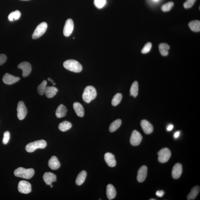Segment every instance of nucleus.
<instances>
[{"label":"nucleus","mask_w":200,"mask_h":200,"mask_svg":"<svg viewBox=\"0 0 200 200\" xmlns=\"http://www.w3.org/2000/svg\"><path fill=\"white\" fill-rule=\"evenodd\" d=\"M14 173L16 177L29 180L34 176L35 170L32 168L27 169L20 167L16 169Z\"/></svg>","instance_id":"obj_1"},{"label":"nucleus","mask_w":200,"mask_h":200,"mask_svg":"<svg viewBox=\"0 0 200 200\" xmlns=\"http://www.w3.org/2000/svg\"><path fill=\"white\" fill-rule=\"evenodd\" d=\"M97 96L96 90L93 86H87L83 92L82 95L83 100L87 103H89L96 98Z\"/></svg>","instance_id":"obj_2"},{"label":"nucleus","mask_w":200,"mask_h":200,"mask_svg":"<svg viewBox=\"0 0 200 200\" xmlns=\"http://www.w3.org/2000/svg\"><path fill=\"white\" fill-rule=\"evenodd\" d=\"M63 65L65 68L71 72L79 73L82 70V66L75 60H66L64 63Z\"/></svg>","instance_id":"obj_3"},{"label":"nucleus","mask_w":200,"mask_h":200,"mask_svg":"<svg viewBox=\"0 0 200 200\" xmlns=\"http://www.w3.org/2000/svg\"><path fill=\"white\" fill-rule=\"evenodd\" d=\"M47 143L45 140H41L30 143L26 146L25 149L27 152L32 153L38 149H44Z\"/></svg>","instance_id":"obj_4"},{"label":"nucleus","mask_w":200,"mask_h":200,"mask_svg":"<svg viewBox=\"0 0 200 200\" xmlns=\"http://www.w3.org/2000/svg\"><path fill=\"white\" fill-rule=\"evenodd\" d=\"M47 28L48 25L46 22H42L37 26L34 31L32 36L33 39H36L41 37L46 32Z\"/></svg>","instance_id":"obj_5"},{"label":"nucleus","mask_w":200,"mask_h":200,"mask_svg":"<svg viewBox=\"0 0 200 200\" xmlns=\"http://www.w3.org/2000/svg\"><path fill=\"white\" fill-rule=\"evenodd\" d=\"M158 161L161 163H166L169 160L171 153L168 148H164L161 149L158 153Z\"/></svg>","instance_id":"obj_6"},{"label":"nucleus","mask_w":200,"mask_h":200,"mask_svg":"<svg viewBox=\"0 0 200 200\" xmlns=\"http://www.w3.org/2000/svg\"><path fill=\"white\" fill-rule=\"evenodd\" d=\"M18 190L22 194H28L32 191L31 184L26 181H20L18 184Z\"/></svg>","instance_id":"obj_7"},{"label":"nucleus","mask_w":200,"mask_h":200,"mask_svg":"<svg viewBox=\"0 0 200 200\" xmlns=\"http://www.w3.org/2000/svg\"><path fill=\"white\" fill-rule=\"evenodd\" d=\"M17 116L19 119L23 120L27 116V111L23 102H19L17 108Z\"/></svg>","instance_id":"obj_8"},{"label":"nucleus","mask_w":200,"mask_h":200,"mask_svg":"<svg viewBox=\"0 0 200 200\" xmlns=\"http://www.w3.org/2000/svg\"><path fill=\"white\" fill-rule=\"evenodd\" d=\"M142 136L140 133L136 130H134L132 133L130 138V143L133 146H138L141 142Z\"/></svg>","instance_id":"obj_9"},{"label":"nucleus","mask_w":200,"mask_h":200,"mask_svg":"<svg viewBox=\"0 0 200 200\" xmlns=\"http://www.w3.org/2000/svg\"><path fill=\"white\" fill-rule=\"evenodd\" d=\"M74 29V24L72 19H69L66 21L64 28V35L68 37L72 34Z\"/></svg>","instance_id":"obj_10"},{"label":"nucleus","mask_w":200,"mask_h":200,"mask_svg":"<svg viewBox=\"0 0 200 200\" xmlns=\"http://www.w3.org/2000/svg\"><path fill=\"white\" fill-rule=\"evenodd\" d=\"M18 67L22 69L23 72L22 75L24 77L28 76L32 71V67L31 64L27 62L21 63L18 65Z\"/></svg>","instance_id":"obj_11"},{"label":"nucleus","mask_w":200,"mask_h":200,"mask_svg":"<svg viewBox=\"0 0 200 200\" xmlns=\"http://www.w3.org/2000/svg\"><path fill=\"white\" fill-rule=\"evenodd\" d=\"M3 81L5 84L10 85L14 84L20 80V78L11 75L8 73H6L3 76Z\"/></svg>","instance_id":"obj_12"},{"label":"nucleus","mask_w":200,"mask_h":200,"mask_svg":"<svg viewBox=\"0 0 200 200\" xmlns=\"http://www.w3.org/2000/svg\"><path fill=\"white\" fill-rule=\"evenodd\" d=\"M147 167L145 165L141 167L139 169L137 178L139 182H143L145 180L147 175Z\"/></svg>","instance_id":"obj_13"},{"label":"nucleus","mask_w":200,"mask_h":200,"mask_svg":"<svg viewBox=\"0 0 200 200\" xmlns=\"http://www.w3.org/2000/svg\"><path fill=\"white\" fill-rule=\"evenodd\" d=\"M141 126L143 130L147 134H150L154 130V128L152 124L146 120H143L141 122Z\"/></svg>","instance_id":"obj_14"},{"label":"nucleus","mask_w":200,"mask_h":200,"mask_svg":"<svg viewBox=\"0 0 200 200\" xmlns=\"http://www.w3.org/2000/svg\"><path fill=\"white\" fill-rule=\"evenodd\" d=\"M43 179L47 185H50L53 182L56 181V176L54 174L50 172H47L44 173L43 176Z\"/></svg>","instance_id":"obj_15"},{"label":"nucleus","mask_w":200,"mask_h":200,"mask_svg":"<svg viewBox=\"0 0 200 200\" xmlns=\"http://www.w3.org/2000/svg\"><path fill=\"white\" fill-rule=\"evenodd\" d=\"M104 159L108 166L114 167L116 164L115 157L114 155L111 153H106L104 156Z\"/></svg>","instance_id":"obj_16"},{"label":"nucleus","mask_w":200,"mask_h":200,"mask_svg":"<svg viewBox=\"0 0 200 200\" xmlns=\"http://www.w3.org/2000/svg\"><path fill=\"white\" fill-rule=\"evenodd\" d=\"M182 172V165L180 163H177L173 167L172 170V176L174 179H178L180 178Z\"/></svg>","instance_id":"obj_17"},{"label":"nucleus","mask_w":200,"mask_h":200,"mask_svg":"<svg viewBox=\"0 0 200 200\" xmlns=\"http://www.w3.org/2000/svg\"><path fill=\"white\" fill-rule=\"evenodd\" d=\"M48 165L52 169L55 170L58 169L60 166V161L55 156H53L48 162Z\"/></svg>","instance_id":"obj_18"},{"label":"nucleus","mask_w":200,"mask_h":200,"mask_svg":"<svg viewBox=\"0 0 200 200\" xmlns=\"http://www.w3.org/2000/svg\"><path fill=\"white\" fill-rule=\"evenodd\" d=\"M107 195L108 199L112 200L115 198L116 195V191L115 188L112 184H109L107 187Z\"/></svg>","instance_id":"obj_19"},{"label":"nucleus","mask_w":200,"mask_h":200,"mask_svg":"<svg viewBox=\"0 0 200 200\" xmlns=\"http://www.w3.org/2000/svg\"><path fill=\"white\" fill-rule=\"evenodd\" d=\"M73 107L76 115L80 117H83L84 115V108L82 105L79 103L75 102L73 104Z\"/></svg>","instance_id":"obj_20"},{"label":"nucleus","mask_w":200,"mask_h":200,"mask_svg":"<svg viewBox=\"0 0 200 200\" xmlns=\"http://www.w3.org/2000/svg\"><path fill=\"white\" fill-rule=\"evenodd\" d=\"M58 92V89L55 87H46L45 94L47 98H51L54 96Z\"/></svg>","instance_id":"obj_21"},{"label":"nucleus","mask_w":200,"mask_h":200,"mask_svg":"<svg viewBox=\"0 0 200 200\" xmlns=\"http://www.w3.org/2000/svg\"><path fill=\"white\" fill-rule=\"evenodd\" d=\"M67 109L65 106L61 104L59 106L56 112V115L58 118H62L65 117L67 114Z\"/></svg>","instance_id":"obj_22"},{"label":"nucleus","mask_w":200,"mask_h":200,"mask_svg":"<svg viewBox=\"0 0 200 200\" xmlns=\"http://www.w3.org/2000/svg\"><path fill=\"white\" fill-rule=\"evenodd\" d=\"M200 191V187L196 186L193 187L189 194L187 196V200H194L195 199Z\"/></svg>","instance_id":"obj_23"},{"label":"nucleus","mask_w":200,"mask_h":200,"mask_svg":"<svg viewBox=\"0 0 200 200\" xmlns=\"http://www.w3.org/2000/svg\"><path fill=\"white\" fill-rule=\"evenodd\" d=\"M87 176L86 172L82 170L78 174L76 180V184L78 186L82 185L84 182Z\"/></svg>","instance_id":"obj_24"},{"label":"nucleus","mask_w":200,"mask_h":200,"mask_svg":"<svg viewBox=\"0 0 200 200\" xmlns=\"http://www.w3.org/2000/svg\"><path fill=\"white\" fill-rule=\"evenodd\" d=\"M159 50L160 53L163 56H166L168 55V51L170 46L168 44L165 43H161L159 45Z\"/></svg>","instance_id":"obj_25"},{"label":"nucleus","mask_w":200,"mask_h":200,"mask_svg":"<svg viewBox=\"0 0 200 200\" xmlns=\"http://www.w3.org/2000/svg\"><path fill=\"white\" fill-rule=\"evenodd\" d=\"M189 26L191 30L194 32H198L200 31V22L199 20L191 22L189 24Z\"/></svg>","instance_id":"obj_26"},{"label":"nucleus","mask_w":200,"mask_h":200,"mask_svg":"<svg viewBox=\"0 0 200 200\" xmlns=\"http://www.w3.org/2000/svg\"><path fill=\"white\" fill-rule=\"evenodd\" d=\"M122 121L121 119L115 120L111 123L109 127V130L111 133H113L117 130L121 126Z\"/></svg>","instance_id":"obj_27"},{"label":"nucleus","mask_w":200,"mask_h":200,"mask_svg":"<svg viewBox=\"0 0 200 200\" xmlns=\"http://www.w3.org/2000/svg\"><path fill=\"white\" fill-rule=\"evenodd\" d=\"M72 125L70 122L67 121H64L59 125V129L62 132H65L69 130L72 127Z\"/></svg>","instance_id":"obj_28"},{"label":"nucleus","mask_w":200,"mask_h":200,"mask_svg":"<svg viewBox=\"0 0 200 200\" xmlns=\"http://www.w3.org/2000/svg\"><path fill=\"white\" fill-rule=\"evenodd\" d=\"M20 16V12L18 10H16L10 13L8 16V18L10 21L13 22L14 20H19Z\"/></svg>","instance_id":"obj_29"},{"label":"nucleus","mask_w":200,"mask_h":200,"mask_svg":"<svg viewBox=\"0 0 200 200\" xmlns=\"http://www.w3.org/2000/svg\"><path fill=\"white\" fill-rule=\"evenodd\" d=\"M130 95L134 97H136L138 93V83L135 81L132 84L130 89Z\"/></svg>","instance_id":"obj_30"},{"label":"nucleus","mask_w":200,"mask_h":200,"mask_svg":"<svg viewBox=\"0 0 200 200\" xmlns=\"http://www.w3.org/2000/svg\"><path fill=\"white\" fill-rule=\"evenodd\" d=\"M47 82L44 80L38 87L37 90L38 93L41 95H43L45 94V92L47 86Z\"/></svg>","instance_id":"obj_31"},{"label":"nucleus","mask_w":200,"mask_h":200,"mask_svg":"<svg viewBox=\"0 0 200 200\" xmlns=\"http://www.w3.org/2000/svg\"><path fill=\"white\" fill-rule=\"evenodd\" d=\"M122 98V96L121 93H118L114 96L112 101V104L113 106H116L121 102Z\"/></svg>","instance_id":"obj_32"},{"label":"nucleus","mask_w":200,"mask_h":200,"mask_svg":"<svg viewBox=\"0 0 200 200\" xmlns=\"http://www.w3.org/2000/svg\"><path fill=\"white\" fill-rule=\"evenodd\" d=\"M94 3L96 7L98 9H101L107 3V0H94Z\"/></svg>","instance_id":"obj_33"},{"label":"nucleus","mask_w":200,"mask_h":200,"mask_svg":"<svg viewBox=\"0 0 200 200\" xmlns=\"http://www.w3.org/2000/svg\"><path fill=\"white\" fill-rule=\"evenodd\" d=\"M174 5L173 2H169L162 6L161 9L163 12H168L171 9Z\"/></svg>","instance_id":"obj_34"},{"label":"nucleus","mask_w":200,"mask_h":200,"mask_svg":"<svg viewBox=\"0 0 200 200\" xmlns=\"http://www.w3.org/2000/svg\"><path fill=\"white\" fill-rule=\"evenodd\" d=\"M152 46V43L151 42L147 43L143 48L141 51L142 53L143 54L148 53L150 51Z\"/></svg>","instance_id":"obj_35"},{"label":"nucleus","mask_w":200,"mask_h":200,"mask_svg":"<svg viewBox=\"0 0 200 200\" xmlns=\"http://www.w3.org/2000/svg\"><path fill=\"white\" fill-rule=\"evenodd\" d=\"M10 138V134L9 132L6 131L3 134V143L4 145L8 143Z\"/></svg>","instance_id":"obj_36"},{"label":"nucleus","mask_w":200,"mask_h":200,"mask_svg":"<svg viewBox=\"0 0 200 200\" xmlns=\"http://www.w3.org/2000/svg\"><path fill=\"white\" fill-rule=\"evenodd\" d=\"M196 0H187L184 3V8L186 9L190 8L193 6Z\"/></svg>","instance_id":"obj_37"},{"label":"nucleus","mask_w":200,"mask_h":200,"mask_svg":"<svg viewBox=\"0 0 200 200\" xmlns=\"http://www.w3.org/2000/svg\"><path fill=\"white\" fill-rule=\"evenodd\" d=\"M7 60V57L5 54H0V66L2 65L6 62Z\"/></svg>","instance_id":"obj_38"},{"label":"nucleus","mask_w":200,"mask_h":200,"mask_svg":"<svg viewBox=\"0 0 200 200\" xmlns=\"http://www.w3.org/2000/svg\"><path fill=\"white\" fill-rule=\"evenodd\" d=\"M164 192L163 191H159L156 192V196L159 197H162L164 195Z\"/></svg>","instance_id":"obj_39"},{"label":"nucleus","mask_w":200,"mask_h":200,"mask_svg":"<svg viewBox=\"0 0 200 200\" xmlns=\"http://www.w3.org/2000/svg\"><path fill=\"white\" fill-rule=\"evenodd\" d=\"M180 131H177L176 132L174 133V138L175 139L178 138L179 136L180 135Z\"/></svg>","instance_id":"obj_40"},{"label":"nucleus","mask_w":200,"mask_h":200,"mask_svg":"<svg viewBox=\"0 0 200 200\" xmlns=\"http://www.w3.org/2000/svg\"><path fill=\"white\" fill-rule=\"evenodd\" d=\"M173 125L170 124L168 125L167 128V130L168 131H171L173 130Z\"/></svg>","instance_id":"obj_41"},{"label":"nucleus","mask_w":200,"mask_h":200,"mask_svg":"<svg viewBox=\"0 0 200 200\" xmlns=\"http://www.w3.org/2000/svg\"><path fill=\"white\" fill-rule=\"evenodd\" d=\"M50 81V82H51V83H53V80L51 79V81Z\"/></svg>","instance_id":"obj_42"},{"label":"nucleus","mask_w":200,"mask_h":200,"mask_svg":"<svg viewBox=\"0 0 200 200\" xmlns=\"http://www.w3.org/2000/svg\"><path fill=\"white\" fill-rule=\"evenodd\" d=\"M48 81H51V78H48Z\"/></svg>","instance_id":"obj_43"},{"label":"nucleus","mask_w":200,"mask_h":200,"mask_svg":"<svg viewBox=\"0 0 200 200\" xmlns=\"http://www.w3.org/2000/svg\"><path fill=\"white\" fill-rule=\"evenodd\" d=\"M53 187V185H50V187H51V188Z\"/></svg>","instance_id":"obj_44"},{"label":"nucleus","mask_w":200,"mask_h":200,"mask_svg":"<svg viewBox=\"0 0 200 200\" xmlns=\"http://www.w3.org/2000/svg\"><path fill=\"white\" fill-rule=\"evenodd\" d=\"M53 85H56V83H54V82H53Z\"/></svg>","instance_id":"obj_45"},{"label":"nucleus","mask_w":200,"mask_h":200,"mask_svg":"<svg viewBox=\"0 0 200 200\" xmlns=\"http://www.w3.org/2000/svg\"><path fill=\"white\" fill-rule=\"evenodd\" d=\"M154 1H159V0H154Z\"/></svg>","instance_id":"obj_46"},{"label":"nucleus","mask_w":200,"mask_h":200,"mask_svg":"<svg viewBox=\"0 0 200 200\" xmlns=\"http://www.w3.org/2000/svg\"><path fill=\"white\" fill-rule=\"evenodd\" d=\"M22 1H28V0H22Z\"/></svg>","instance_id":"obj_47"},{"label":"nucleus","mask_w":200,"mask_h":200,"mask_svg":"<svg viewBox=\"0 0 200 200\" xmlns=\"http://www.w3.org/2000/svg\"><path fill=\"white\" fill-rule=\"evenodd\" d=\"M150 200H155V199H150Z\"/></svg>","instance_id":"obj_48"}]
</instances>
